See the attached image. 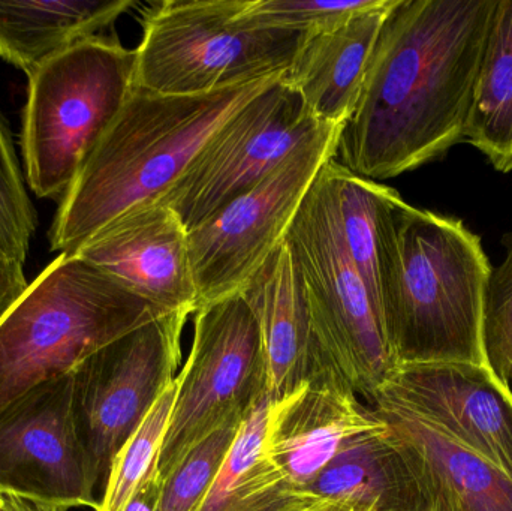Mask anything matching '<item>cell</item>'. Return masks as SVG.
Returning a JSON list of instances; mask_svg holds the SVG:
<instances>
[{"instance_id":"2e32d148","label":"cell","mask_w":512,"mask_h":511,"mask_svg":"<svg viewBox=\"0 0 512 511\" xmlns=\"http://www.w3.org/2000/svg\"><path fill=\"white\" fill-rule=\"evenodd\" d=\"M381 425L375 411L339 378L324 375L271 404L265 453L283 483L297 495L346 443Z\"/></svg>"},{"instance_id":"6da1fadb","label":"cell","mask_w":512,"mask_h":511,"mask_svg":"<svg viewBox=\"0 0 512 511\" xmlns=\"http://www.w3.org/2000/svg\"><path fill=\"white\" fill-rule=\"evenodd\" d=\"M498 0H396L336 156L369 180L441 161L465 141Z\"/></svg>"},{"instance_id":"ac0fdd59","label":"cell","mask_w":512,"mask_h":511,"mask_svg":"<svg viewBox=\"0 0 512 511\" xmlns=\"http://www.w3.org/2000/svg\"><path fill=\"white\" fill-rule=\"evenodd\" d=\"M396 0H378L345 23L307 35L283 80L297 90L310 113L343 125L351 116L382 24Z\"/></svg>"},{"instance_id":"7a4b0ae2","label":"cell","mask_w":512,"mask_h":511,"mask_svg":"<svg viewBox=\"0 0 512 511\" xmlns=\"http://www.w3.org/2000/svg\"><path fill=\"white\" fill-rule=\"evenodd\" d=\"M492 270L481 237L460 219L391 195L382 213L379 297L399 368L487 365L484 302Z\"/></svg>"},{"instance_id":"8fae6325","label":"cell","mask_w":512,"mask_h":511,"mask_svg":"<svg viewBox=\"0 0 512 511\" xmlns=\"http://www.w3.org/2000/svg\"><path fill=\"white\" fill-rule=\"evenodd\" d=\"M324 125L282 75L206 141L158 203L170 207L186 230H195L255 188Z\"/></svg>"},{"instance_id":"7402d4cb","label":"cell","mask_w":512,"mask_h":511,"mask_svg":"<svg viewBox=\"0 0 512 511\" xmlns=\"http://www.w3.org/2000/svg\"><path fill=\"white\" fill-rule=\"evenodd\" d=\"M465 141L498 173L512 171V0H498L475 86Z\"/></svg>"},{"instance_id":"7c38bea8","label":"cell","mask_w":512,"mask_h":511,"mask_svg":"<svg viewBox=\"0 0 512 511\" xmlns=\"http://www.w3.org/2000/svg\"><path fill=\"white\" fill-rule=\"evenodd\" d=\"M74 372L0 411V491L69 507H98L75 425Z\"/></svg>"},{"instance_id":"4dcf8cb0","label":"cell","mask_w":512,"mask_h":511,"mask_svg":"<svg viewBox=\"0 0 512 511\" xmlns=\"http://www.w3.org/2000/svg\"><path fill=\"white\" fill-rule=\"evenodd\" d=\"M0 254L18 260V258L15 257L14 251H12L11 245H9L8 240H6L5 237L2 236V233H0ZM21 263H23V261H21Z\"/></svg>"},{"instance_id":"5bb4252c","label":"cell","mask_w":512,"mask_h":511,"mask_svg":"<svg viewBox=\"0 0 512 511\" xmlns=\"http://www.w3.org/2000/svg\"><path fill=\"white\" fill-rule=\"evenodd\" d=\"M69 254L113 276L164 314L197 312L189 231L165 204L131 210Z\"/></svg>"},{"instance_id":"8992f818","label":"cell","mask_w":512,"mask_h":511,"mask_svg":"<svg viewBox=\"0 0 512 511\" xmlns=\"http://www.w3.org/2000/svg\"><path fill=\"white\" fill-rule=\"evenodd\" d=\"M285 243L303 282L313 336L334 374L372 404L399 369L381 306L343 242L322 168Z\"/></svg>"},{"instance_id":"e0dca14e","label":"cell","mask_w":512,"mask_h":511,"mask_svg":"<svg viewBox=\"0 0 512 511\" xmlns=\"http://www.w3.org/2000/svg\"><path fill=\"white\" fill-rule=\"evenodd\" d=\"M254 312L265 363V393L282 402L315 378L333 375L310 321L303 282L285 240L240 291Z\"/></svg>"},{"instance_id":"603a6c76","label":"cell","mask_w":512,"mask_h":511,"mask_svg":"<svg viewBox=\"0 0 512 511\" xmlns=\"http://www.w3.org/2000/svg\"><path fill=\"white\" fill-rule=\"evenodd\" d=\"M177 392L179 380L176 377L165 387L143 422L117 453L95 511H122L138 488L159 471V456L170 426Z\"/></svg>"},{"instance_id":"277c9868","label":"cell","mask_w":512,"mask_h":511,"mask_svg":"<svg viewBox=\"0 0 512 511\" xmlns=\"http://www.w3.org/2000/svg\"><path fill=\"white\" fill-rule=\"evenodd\" d=\"M164 312L75 254H60L0 321V411Z\"/></svg>"},{"instance_id":"4316f807","label":"cell","mask_w":512,"mask_h":511,"mask_svg":"<svg viewBox=\"0 0 512 511\" xmlns=\"http://www.w3.org/2000/svg\"><path fill=\"white\" fill-rule=\"evenodd\" d=\"M484 354L493 374L510 386L512 360V240L507 258L490 273L484 302ZM511 387V386H510Z\"/></svg>"},{"instance_id":"52a82bcc","label":"cell","mask_w":512,"mask_h":511,"mask_svg":"<svg viewBox=\"0 0 512 511\" xmlns=\"http://www.w3.org/2000/svg\"><path fill=\"white\" fill-rule=\"evenodd\" d=\"M246 0H165L144 12L135 86L192 96L282 75L306 33L240 23Z\"/></svg>"},{"instance_id":"9a60e30c","label":"cell","mask_w":512,"mask_h":511,"mask_svg":"<svg viewBox=\"0 0 512 511\" xmlns=\"http://www.w3.org/2000/svg\"><path fill=\"white\" fill-rule=\"evenodd\" d=\"M297 497L300 511H451L420 459L384 422L346 443Z\"/></svg>"},{"instance_id":"4fadbf2b","label":"cell","mask_w":512,"mask_h":511,"mask_svg":"<svg viewBox=\"0 0 512 511\" xmlns=\"http://www.w3.org/2000/svg\"><path fill=\"white\" fill-rule=\"evenodd\" d=\"M376 401L412 414L512 479V390L489 366H400Z\"/></svg>"},{"instance_id":"d4e9b609","label":"cell","mask_w":512,"mask_h":511,"mask_svg":"<svg viewBox=\"0 0 512 511\" xmlns=\"http://www.w3.org/2000/svg\"><path fill=\"white\" fill-rule=\"evenodd\" d=\"M378 0H246L239 21L252 29L313 33L333 29Z\"/></svg>"},{"instance_id":"d6a6232c","label":"cell","mask_w":512,"mask_h":511,"mask_svg":"<svg viewBox=\"0 0 512 511\" xmlns=\"http://www.w3.org/2000/svg\"><path fill=\"white\" fill-rule=\"evenodd\" d=\"M0 507H2V491H0Z\"/></svg>"},{"instance_id":"ba28073f","label":"cell","mask_w":512,"mask_h":511,"mask_svg":"<svg viewBox=\"0 0 512 511\" xmlns=\"http://www.w3.org/2000/svg\"><path fill=\"white\" fill-rule=\"evenodd\" d=\"M191 351L159 456L161 480L210 434L245 420L265 393V363L254 312L242 294L201 306Z\"/></svg>"},{"instance_id":"484cf974","label":"cell","mask_w":512,"mask_h":511,"mask_svg":"<svg viewBox=\"0 0 512 511\" xmlns=\"http://www.w3.org/2000/svg\"><path fill=\"white\" fill-rule=\"evenodd\" d=\"M36 225L35 207L24 186L14 143L0 116V233L23 263Z\"/></svg>"},{"instance_id":"ffe728a7","label":"cell","mask_w":512,"mask_h":511,"mask_svg":"<svg viewBox=\"0 0 512 511\" xmlns=\"http://www.w3.org/2000/svg\"><path fill=\"white\" fill-rule=\"evenodd\" d=\"M134 0L0 2V57L27 77L72 45L104 35Z\"/></svg>"},{"instance_id":"d6986e66","label":"cell","mask_w":512,"mask_h":511,"mask_svg":"<svg viewBox=\"0 0 512 511\" xmlns=\"http://www.w3.org/2000/svg\"><path fill=\"white\" fill-rule=\"evenodd\" d=\"M415 453L451 511H512V479L394 405H369Z\"/></svg>"},{"instance_id":"cb8c5ba5","label":"cell","mask_w":512,"mask_h":511,"mask_svg":"<svg viewBox=\"0 0 512 511\" xmlns=\"http://www.w3.org/2000/svg\"><path fill=\"white\" fill-rule=\"evenodd\" d=\"M243 420L227 423L198 443L162 479L159 511H198L215 483Z\"/></svg>"},{"instance_id":"30bf717a","label":"cell","mask_w":512,"mask_h":511,"mask_svg":"<svg viewBox=\"0 0 512 511\" xmlns=\"http://www.w3.org/2000/svg\"><path fill=\"white\" fill-rule=\"evenodd\" d=\"M188 318L189 314L161 315L101 348L75 369V425L98 494L104 492L123 444L177 377Z\"/></svg>"},{"instance_id":"9c48e42d","label":"cell","mask_w":512,"mask_h":511,"mask_svg":"<svg viewBox=\"0 0 512 511\" xmlns=\"http://www.w3.org/2000/svg\"><path fill=\"white\" fill-rule=\"evenodd\" d=\"M342 126L325 123L255 188L189 231L198 308L239 294L285 240L319 171L336 158Z\"/></svg>"},{"instance_id":"5b68a950","label":"cell","mask_w":512,"mask_h":511,"mask_svg":"<svg viewBox=\"0 0 512 511\" xmlns=\"http://www.w3.org/2000/svg\"><path fill=\"white\" fill-rule=\"evenodd\" d=\"M135 50L93 36L29 75L21 149L30 189L63 198L135 87Z\"/></svg>"},{"instance_id":"83f0119b","label":"cell","mask_w":512,"mask_h":511,"mask_svg":"<svg viewBox=\"0 0 512 511\" xmlns=\"http://www.w3.org/2000/svg\"><path fill=\"white\" fill-rule=\"evenodd\" d=\"M24 263L0 254V321L24 296L29 282L24 276Z\"/></svg>"},{"instance_id":"f1b7e54d","label":"cell","mask_w":512,"mask_h":511,"mask_svg":"<svg viewBox=\"0 0 512 511\" xmlns=\"http://www.w3.org/2000/svg\"><path fill=\"white\" fill-rule=\"evenodd\" d=\"M162 480L159 471L149 477L132 495L122 511H159Z\"/></svg>"},{"instance_id":"1f68e13d","label":"cell","mask_w":512,"mask_h":511,"mask_svg":"<svg viewBox=\"0 0 512 511\" xmlns=\"http://www.w3.org/2000/svg\"><path fill=\"white\" fill-rule=\"evenodd\" d=\"M510 386L512 390V360H511V368H510Z\"/></svg>"},{"instance_id":"f546056e","label":"cell","mask_w":512,"mask_h":511,"mask_svg":"<svg viewBox=\"0 0 512 511\" xmlns=\"http://www.w3.org/2000/svg\"><path fill=\"white\" fill-rule=\"evenodd\" d=\"M69 507L62 504L47 503V501L33 500L17 494L2 492V507L0 511H69Z\"/></svg>"},{"instance_id":"3957f363","label":"cell","mask_w":512,"mask_h":511,"mask_svg":"<svg viewBox=\"0 0 512 511\" xmlns=\"http://www.w3.org/2000/svg\"><path fill=\"white\" fill-rule=\"evenodd\" d=\"M282 75L192 96L135 86L62 198L51 251L74 252L120 216L161 201L206 141Z\"/></svg>"},{"instance_id":"44dd1931","label":"cell","mask_w":512,"mask_h":511,"mask_svg":"<svg viewBox=\"0 0 512 511\" xmlns=\"http://www.w3.org/2000/svg\"><path fill=\"white\" fill-rule=\"evenodd\" d=\"M271 402L259 399L198 511H300L297 495L283 483L265 453Z\"/></svg>"}]
</instances>
